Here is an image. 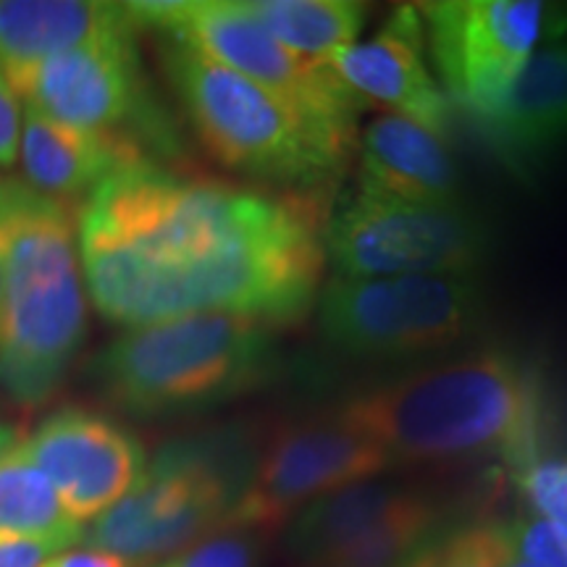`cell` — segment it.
Returning a JSON list of instances; mask_svg holds the SVG:
<instances>
[{
    "label": "cell",
    "mask_w": 567,
    "mask_h": 567,
    "mask_svg": "<svg viewBox=\"0 0 567 567\" xmlns=\"http://www.w3.org/2000/svg\"><path fill=\"white\" fill-rule=\"evenodd\" d=\"M323 247L339 279L467 276L488 237L463 205H421L360 189L334 213Z\"/></svg>",
    "instance_id": "9"
},
{
    "label": "cell",
    "mask_w": 567,
    "mask_h": 567,
    "mask_svg": "<svg viewBox=\"0 0 567 567\" xmlns=\"http://www.w3.org/2000/svg\"><path fill=\"white\" fill-rule=\"evenodd\" d=\"M331 415L384 446L396 467L499 457L513 471L544 452L547 429L536 373L499 350L371 389Z\"/></svg>",
    "instance_id": "2"
},
{
    "label": "cell",
    "mask_w": 567,
    "mask_h": 567,
    "mask_svg": "<svg viewBox=\"0 0 567 567\" xmlns=\"http://www.w3.org/2000/svg\"><path fill=\"white\" fill-rule=\"evenodd\" d=\"M279 368L268 326L231 313H195L130 329L92 360L111 405L176 415L255 392Z\"/></svg>",
    "instance_id": "4"
},
{
    "label": "cell",
    "mask_w": 567,
    "mask_h": 567,
    "mask_svg": "<svg viewBox=\"0 0 567 567\" xmlns=\"http://www.w3.org/2000/svg\"><path fill=\"white\" fill-rule=\"evenodd\" d=\"M507 547L536 567H567V528L547 517L520 509L517 515L496 517Z\"/></svg>",
    "instance_id": "24"
},
{
    "label": "cell",
    "mask_w": 567,
    "mask_h": 567,
    "mask_svg": "<svg viewBox=\"0 0 567 567\" xmlns=\"http://www.w3.org/2000/svg\"><path fill=\"white\" fill-rule=\"evenodd\" d=\"M523 509L567 528V452H538L509 471Z\"/></svg>",
    "instance_id": "23"
},
{
    "label": "cell",
    "mask_w": 567,
    "mask_h": 567,
    "mask_svg": "<svg viewBox=\"0 0 567 567\" xmlns=\"http://www.w3.org/2000/svg\"><path fill=\"white\" fill-rule=\"evenodd\" d=\"M423 492L425 486L371 478L326 494L289 520V557L300 567L316 563L413 505Z\"/></svg>",
    "instance_id": "19"
},
{
    "label": "cell",
    "mask_w": 567,
    "mask_h": 567,
    "mask_svg": "<svg viewBox=\"0 0 567 567\" xmlns=\"http://www.w3.org/2000/svg\"><path fill=\"white\" fill-rule=\"evenodd\" d=\"M137 34L80 48L53 59L0 69L27 109L84 132L118 134L168 145L166 124L155 109L140 69Z\"/></svg>",
    "instance_id": "10"
},
{
    "label": "cell",
    "mask_w": 567,
    "mask_h": 567,
    "mask_svg": "<svg viewBox=\"0 0 567 567\" xmlns=\"http://www.w3.org/2000/svg\"><path fill=\"white\" fill-rule=\"evenodd\" d=\"M442 90L486 122L547 30L534 0H442L417 9Z\"/></svg>",
    "instance_id": "12"
},
{
    "label": "cell",
    "mask_w": 567,
    "mask_h": 567,
    "mask_svg": "<svg viewBox=\"0 0 567 567\" xmlns=\"http://www.w3.org/2000/svg\"><path fill=\"white\" fill-rule=\"evenodd\" d=\"M71 547L74 544L61 542V538L0 530V567H42L48 559Z\"/></svg>",
    "instance_id": "27"
},
{
    "label": "cell",
    "mask_w": 567,
    "mask_h": 567,
    "mask_svg": "<svg viewBox=\"0 0 567 567\" xmlns=\"http://www.w3.org/2000/svg\"><path fill=\"white\" fill-rule=\"evenodd\" d=\"M478 289L467 276L337 279L318 295V321L354 358L410 360L442 352L476 331Z\"/></svg>",
    "instance_id": "8"
},
{
    "label": "cell",
    "mask_w": 567,
    "mask_h": 567,
    "mask_svg": "<svg viewBox=\"0 0 567 567\" xmlns=\"http://www.w3.org/2000/svg\"><path fill=\"white\" fill-rule=\"evenodd\" d=\"M161 61L197 137L221 166L300 189L334 179L344 166L354 130L297 109L172 40Z\"/></svg>",
    "instance_id": "5"
},
{
    "label": "cell",
    "mask_w": 567,
    "mask_h": 567,
    "mask_svg": "<svg viewBox=\"0 0 567 567\" xmlns=\"http://www.w3.org/2000/svg\"><path fill=\"white\" fill-rule=\"evenodd\" d=\"M153 161L137 142L118 134L84 132L24 109L21 113V168L24 184L51 200L87 197L124 168Z\"/></svg>",
    "instance_id": "15"
},
{
    "label": "cell",
    "mask_w": 567,
    "mask_h": 567,
    "mask_svg": "<svg viewBox=\"0 0 567 567\" xmlns=\"http://www.w3.org/2000/svg\"><path fill=\"white\" fill-rule=\"evenodd\" d=\"M260 536L243 528L216 530L153 567H258Z\"/></svg>",
    "instance_id": "25"
},
{
    "label": "cell",
    "mask_w": 567,
    "mask_h": 567,
    "mask_svg": "<svg viewBox=\"0 0 567 567\" xmlns=\"http://www.w3.org/2000/svg\"><path fill=\"white\" fill-rule=\"evenodd\" d=\"M3 295H6V234L0 226V316H3Z\"/></svg>",
    "instance_id": "32"
},
{
    "label": "cell",
    "mask_w": 567,
    "mask_h": 567,
    "mask_svg": "<svg viewBox=\"0 0 567 567\" xmlns=\"http://www.w3.org/2000/svg\"><path fill=\"white\" fill-rule=\"evenodd\" d=\"M42 567H132V565L124 563L122 557L111 555V551L84 547V549L61 551V555L51 557Z\"/></svg>",
    "instance_id": "30"
},
{
    "label": "cell",
    "mask_w": 567,
    "mask_h": 567,
    "mask_svg": "<svg viewBox=\"0 0 567 567\" xmlns=\"http://www.w3.org/2000/svg\"><path fill=\"white\" fill-rule=\"evenodd\" d=\"M274 40L302 59L329 63L358 45L365 6L352 0H245Z\"/></svg>",
    "instance_id": "20"
},
{
    "label": "cell",
    "mask_w": 567,
    "mask_h": 567,
    "mask_svg": "<svg viewBox=\"0 0 567 567\" xmlns=\"http://www.w3.org/2000/svg\"><path fill=\"white\" fill-rule=\"evenodd\" d=\"M476 523L481 555H484L486 567H536L526 563L523 557H517L515 551L507 547V542L499 534V526H496V517H476Z\"/></svg>",
    "instance_id": "29"
},
{
    "label": "cell",
    "mask_w": 567,
    "mask_h": 567,
    "mask_svg": "<svg viewBox=\"0 0 567 567\" xmlns=\"http://www.w3.org/2000/svg\"><path fill=\"white\" fill-rule=\"evenodd\" d=\"M450 520H455V515L446 496L425 488L413 505L302 567H402Z\"/></svg>",
    "instance_id": "21"
},
{
    "label": "cell",
    "mask_w": 567,
    "mask_h": 567,
    "mask_svg": "<svg viewBox=\"0 0 567 567\" xmlns=\"http://www.w3.org/2000/svg\"><path fill=\"white\" fill-rule=\"evenodd\" d=\"M381 444L339 417H318L274 431L255 457L250 481L226 528L266 534L326 494L394 471Z\"/></svg>",
    "instance_id": "11"
},
{
    "label": "cell",
    "mask_w": 567,
    "mask_h": 567,
    "mask_svg": "<svg viewBox=\"0 0 567 567\" xmlns=\"http://www.w3.org/2000/svg\"><path fill=\"white\" fill-rule=\"evenodd\" d=\"M76 245L97 313L130 329L195 313L295 323L321 295L326 247L310 203L155 161L113 174L84 200Z\"/></svg>",
    "instance_id": "1"
},
{
    "label": "cell",
    "mask_w": 567,
    "mask_h": 567,
    "mask_svg": "<svg viewBox=\"0 0 567 567\" xmlns=\"http://www.w3.org/2000/svg\"><path fill=\"white\" fill-rule=\"evenodd\" d=\"M358 187L405 203L460 205V174L444 140L392 113L365 130Z\"/></svg>",
    "instance_id": "16"
},
{
    "label": "cell",
    "mask_w": 567,
    "mask_h": 567,
    "mask_svg": "<svg viewBox=\"0 0 567 567\" xmlns=\"http://www.w3.org/2000/svg\"><path fill=\"white\" fill-rule=\"evenodd\" d=\"M255 457L239 434L179 439L158 450L118 505L84 534L92 549L132 567L158 565L224 530L243 499Z\"/></svg>",
    "instance_id": "6"
},
{
    "label": "cell",
    "mask_w": 567,
    "mask_h": 567,
    "mask_svg": "<svg viewBox=\"0 0 567 567\" xmlns=\"http://www.w3.org/2000/svg\"><path fill=\"white\" fill-rule=\"evenodd\" d=\"M21 446L80 526L118 505L147 465L137 436L111 417L80 408L48 415Z\"/></svg>",
    "instance_id": "13"
},
{
    "label": "cell",
    "mask_w": 567,
    "mask_h": 567,
    "mask_svg": "<svg viewBox=\"0 0 567 567\" xmlns=\"http://www.w3.org/2000/svg\"><path fill=\"white\" fill-rule=\"evenodd\" d=\"M0 530L84 542V528L63 509L45 473L32 463L21 442L0 457Z\"/></svg>",
    "instance_id": "22"
},
{
    "label": "cell",
    "mask_w": 567,
    "mask_h": 567,
    "mask_svg": "<svg viewBox=\"0 0 567 567\" xmlns=\"http://www.w3.org/2000/svg\"><path fill=\"white\" fill-rule=\"evenodd\" d=\"M19 444V434L13 425H0V457L11 450V446Z\"/></svg>",
    "instance_id": "31"
},
{
    "label": "cell",
    "mask_w": 567,
    "mask_h": 567,
    "mask_svg": "<svg viewBox=\"0 0 567 567\" xmlns=\"http://www.w3.org/2000/svg\"><path fill=\"white\" fill-rule=\"evenodd\" d=\"M137 30H155L284 101L354 130L365 101L329 63L302 59L274 40L245 0L126 3Z\"/></svg>",
    "instance_id": "7"
},
{
    "label": "cell",
    "mask_w": 567,
    "mask_h": 567,
    "mask_svg": "<svg viewBox=\"0 0 567 567\" xmlns=\"http://www.w3.org/2000/svg\"><path fill=\"white\" fill-rule=\"evenodd\" d=\"M342 82L363 101H379L436 137L450 134V97L425 63L423 19L413 6H396L371 40L329 61Z\"/></svg>",
    "instance_id": "14"
},
{
    "label": "cell",
    "mask_w": 567,
    "mask_h": 567,
    "mask_svg": "<svg viewBox=\"0 0 567 567\" xmlns=\"http://www.w3.org/2000/svg\"><path fill=\"white\" fill-rule=\"evenodd\" d=\"M137 34L126 3L0 0V69Z\"/></svg>",
    "instance_id": "17"
},
{
    "label": "cell",
    "mask_w": 567,
    "mask_h": 567,
    "mask_svg": "<svg viewBox=\"0 0 567 567\" xmlns=\"http://www.w3.org/2000/svg\"><path fill=\"white\" fill-rule=\"evenodd\" d=\"M0 389L32 408L55 394L87 337L80 245L66 208L19 179L0 182Z\"/></svg>",
    "instance_id": "3"
},
{
    "label": "cell",
    "mask_w": 567,
    "mask_h": 567,
    "mask_svg": "<svg viewBox=\"0 0 567 567\" xmlns=\"http://www.w3.org/2000/svg\"><path fill=\"white\" fill-rule=\"evenodd\" d=\"M21 109L19 97L0 74V168H11L19 158Z\"/></svg>",
    "instance_id": "28"
},
{
    "label": "cell",
    "mask_w": 567,
    "mask_h": 567,
    "mask_svg": "<svg viewBox=\"0 0 567 567\" xmlns=\"http://www.w3.org/2000/svg\"><path fill=\"white\" fill-rule=\"evenodd\" d=\"M402 567H486L476 517H455L446 523Z\"/></svg>",
    "instance_id": "26"
},
{
    "label": "cell",
    "mask_w": 567,
    "mask_h": 567,
    "mask_svg": "<svg viewBox=\"0 0 567 567\" xmlns=\"http://www.w3.org/2000/svg\"><path fill=\"white\" fill-rule=\"evenodd\" d=\"M496 151L513 163H534L567 140V45L530 55L505 97L486 118Z\"/></svg>",
    "instance_id": "18"
}]
</instances>
